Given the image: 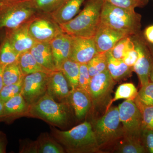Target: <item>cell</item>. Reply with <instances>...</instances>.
Masks as SVG:
<instances>
[{
  "mask_svg": "<svg viewBox=\"0 0 153 153\" xmlns=\"http://www.w3.org/2000/svg\"><path fill=\"white\" fill-rule=\"evenodd\" d=\"M103 0H87L79 14L69 22L60 25L63 33L70 36L92 38L101 23Z\"/></svg>",
  "mask_w": 153,
  "mask_h": 153,
  "instance_id": "cell-1",
  "label": "cell"
},
{
  "mask_svg": "<svg viewBox=\"0 0 153 153\" xmlns=\"http://www.w3.org/2000/svg\"><path fill=\"white\" fill-rule=\"evenodd\" d=\"M53 136L71 153H94L100 148L92 125L85 121L69 130L61 131L52 128Z\"/></svg>",
  "mask_w": 153,
  "mask_h": 153,
  "instance_id": "cell-2",
  "label": "cell"
},
{
  "mask_svg": "<svg viewBox=\"0 0 153 153\" xmlns=\"http://www.w3.org/2000/svg\"><path fill=\"white\" fill-rule=\"evenodd\" d=\"M141 18L134 10L119 7L106 1L103 3L101 23L126 36H135L141 33Z\"/></svg>",
  "mask_w": 153,
  "mask_h": 153,
  "instance_id": "cell-3",
  "label": "cell"
},
{
  "mask_svg": "<svg viewBox=\"0 0 153 153\" xmlns=\"http://www.w3.org/2000/svg\"><path fill=\"white\" fill-rule=\"evenodd\" d=\"M38 14L32 0H1L0 31L16 28Z\"/></svg>",
  "mask_w": 153,
  "mask_h": 153,
  "instance_id": "cell-4",
  "label": "cell"
},
{
  "mask_svg": "<svg viewBox=\"0 0 153 153\" xmlns=\"http://www.w3.org/2000/svg\"><path fill=\"white\" fill-rule=\"evenodd\" d=\"M28 111L34 117L39 118L56 126L65 125L69 118L67 103L57 102L47 92L30 105Z\"/></svg>",
  "mask_w": 153,
  "mask_h": 153,
  "instance_id": "cell-5",
  "label": "cell"
},
{
  "mask_svg": "<svg viewBox=\"0 0 153 153\" xmlns=\"http://www.w3.org/2000/svg\"><path fill=\"white\" fill-rule=\"evenodd\" d=\"M121 124L118 107H110L102 117L96 121L92 128L100 148L124 137Z\"/></svg>",
  "mask_w": 153,
  "mask_h": 153,
  "instance_id": "cell-6",
  "label": "cell"
},
{
  "mask_svg": "<svg viewBox=\"0 0 153 153\" xmlns=\"http://www.w3.org/2000/svg\"><path fill=\"white\" fill-rule=\"evenodd\" d=\"M116 82L108 70L91 77L89 93L92 106L95 108L104 106L106 108L111 100V93Z\"/></svg>",
  "mask_w": 153,
  "mask_h": 153,
  "instance_id": "cell-7",
  "label": "cell"
},
{
  "mask_svg": "<svg viewBox=\"0 0 153 153\" xmlns=\"http://www.w3.org/2000/svg\"><path fill=\"white\" fill-rule=\"evenodd\" d=\"M118 109L124 136L141 138L142 117L134 100H126L119 105Z\"/></svg>",
  "mask_w": 153,
  "mask_h": 153,
  "instance_id": "cell-8",
  "label": "cell"
},
{
  "mask_svg": "<svg viewBox=\"0 0 153 153\" xmlns=\"http://www.w3.org/2000/svg\"><path fill=\"white\" fill-rule=\"evenodd\" d=\"M29 32L36 42H49L63 33L60 25L52 19L50 14L41 13L31 20Z\"/></svg>",
  "mask_w": 153,
  "mask_h": 153,
  "instance_id": "cell-9",
  "label": "cell"
},
{
  "mask_svg": "<svg viewBox=\"0 0 153 153\" xmlns=\"http://www.w3.org/2000/svg\"><path fill=\"white\" fill-rule=\"evenodd\" d=\"M131 39L138 55L133 71L137 75L142 86L150 81L149 74L153 65V57L141 33L132 36Z\"/></svg>",
  "mask_w": 153,
  "mask_h": 153,
  "instance_id": "cell-10",
  "label": "cell"
},
{
  "mask_svg": "<svg viewBox=\"0 0 153 153\" xmlns=\"http://www.w3.org/2000/svg\"><path fill=\"white\" fill-rule=\"evenodd\" d=\"M50 74L39 71L28 74L24 77L21 94L29 106L47 92Z\"/></svg>",
  "mask_w": 153,
  "mask_h": 153,
  "instance_id": "cell-11",
  "label": "cell"
},
{
  "mask_svg": "<svg viewBox=\"0 0 153 153\" xmlns=\"http://www.w3.org/2000/svg\"><path fill=\"white\" fill-rule=\"evenodd\" d=\"M97 53L94 37L71 36L69 59L79 64L87 63Z\"/></svg>",
  "mask_w": 153,
  "mask_h": 153,
  "instance_id": "cell-12",
  "label": "cell"
},
{
  "mask_svg": "<svg viewBox=\"0 0 153 153\" xmlns=\"http://www.w3.org/2000/svg\"><path fill=\"white\" fill-rule=\"evenodd\" d=\"M30 22L13 30H5V36L8 38L14 49L20 55L30 51L36 42L29 32Z\"/></svg>",
  "mask_w": 153,
  "mask_h": 153,
  "instance_id": "cell-13",
  "label": "cell"
},
{
  "mask_svg": "<svg viewBox=\"0 0 153 153\" xmlns=\"http://www.w3.org/2000/svg\"><path fill=\"white\" fill-rule=\"evenodd\" d=\"M129 36L100 23L94 38L97 52H106L125 37Z\"/></svg>",
  "mask_w": 153,
  "mask_h": 153,
  "instance_id": "cell-14",
  "label": "cell"
},
{
  "mask_svg": "<svg viewBox=\"0 0 153 153\" xmlns=\"http://www.w3.org/2000/svg\"><path fill=\"white\" fill-rule=\"evenodd\" d=\"M54 64L57 71L63 63L69 59L71 47V36L62 33L49 42Z\"/></svg>",
  "mask_w": 153,
  "mask_h": 153,
  "instance_id": "cell-15",
  "label": "cell"
},
{
  "mask_svg": "<svg viewBox=\"0 0 153 153\" xmlns=\"http://www.w3.org/2000/svg\"><path fill=\"white\" fill-rule=\"evenodd\" d=\"M69 83L62 71H53L49 74L47 85V93L55 100L63 102L67 99L71 90Z\"/></svg>",
  "mask_w": 153,
  "mask_h": 153,
  "instance_id": "cell-16",
  "label": "cell"
},
{
  "mask_svg": "<svg viewBox=\"0 0 153 153\" xmlns=\"http://www.w3.org/2000/svg\"><path fill=\"white\" fill-rule=\"evenodd\" d=\"M67 99L78 119L84 118L92 106V100L89 92L79 87L71 90Z\"/></svg>",
  "mask_w": 153,
  "mask_h": 153,
  "instance_id": "cell-17",
  "label": "cell"
},
{
  "mask_svg": "<svg viewBox=\"0 0 153 153\" xmlns=\"http://www.w3.org/2000/svg\"><path fill=\"white\" fill-rule=\"evenodd\" d=\"M87 0H64L60 7L50 14L59 25L74 19L80 11V7Z\"/></svg>",
  "mask_w": 153,
  "mask_h": 153,
  "instance_id": "cell-18",
  "label": "cell"
},
{
  "mask_svg": "<svg viewBox=\"0 0 153 153\" xmlns=\"http://www.w3.org/2000/svg\"><path fill=\"white\" fill-rule=\"evenodd\" d=\"M30 52L41 66L51 72L57 71L49 42H36Z\"/></svg>",
  "mask_w": 153,
  "mask_h": 153,
  "instance_id": "cell-19",
  "label": "cell"
},
{
  "mask_svg": "<svg viewBox=\"0 0 153 153\" xmlns=\"http://www.w3.org/2000/svg\"><path fill=\"white\" fill-rule=\"evenodd\" d=\"M106 53L107 70L114 80L120 81L131 76L133 68L127 66L122 59L115 58L109 51Z\"/></svg>",
  "mask_w": 153,
  "mask_h": 153,
  "instance_id": "cell-20",
  "label": "cell"
},
{
  "mask_svg": "<svg viewBox=\"0 0 153 153\" xmlns=\"http://www.w3.org/2000/svg\"><path fill=\"white\" fill-rule=\"evenodd\" d=\"M18 62L24 76L39 71L47 73L52 72L41 66L33 57L30 51L21 54Z\"/></svg>",
  "mask_w": 153,
  "mask_h": 153,
  "instance_id": "cell-21",
  "label": "cell"
},
{
  "mask_svg": "<svg viewBox=\"0 0 153 153\" xmlns=\"http://www.w3.org/2000/svg\"><path fill=\"white\" fill-rule=\"evenodd\" d=\"M28 105L21 94L9 100L4 103V114L2 118H10L27 111Z\"/></svg>",
  "mask_w": 153,
  "mask_h": 153,
  "instance_id": "cell-22",
  "label": "cell"
},
{
  "mask_svg": "<svg viewBox=\"0 0 153 153\" xmlns=\"http://www.w3.org/2000/svg\"><path fill=\"white\" fill-rule=\"evenodd\" d=\"M117 145L115 152L120 153H145L146 150L141 139L123 137Z\"/></svg>",
  "mask_w": 153,
  "mask_h": 153,
  "instance_id": "cell-23",
  "label": "cell"
},
{
  "mask_svg": "<svg viewBox=\"0 0 153 153\" xmlns=\"http://www.w3.org/2000/svg\"><path fill=\"white\" fill-rule=\"evenodd\" d=\"M36 141L38 153H63V147L47 133L40 135Z\"/></svg>",
  "mask_w": 153,
  "mask_h": 153,
  "instance_id": "cell-24",
  "label": "cell"
},
{
  "mask_svg": "<svg viewBox=\"0 0 153 153\" xmlns=\"http://www.w3.org/2000/svg\"><path fill=\"white\" fill-rule=\"evenodd\" d=\"M60 71L63 72L68 80L71 90L79 86V64L73 60L68 59L61 66Z\"/></svg>",
  "mask_w": 153,
  "mask_h": 153,
  "instance_id": "cell-25",
  "label": "cell"
},
{
  "mask_svg": "<svg viewBox=\"0 0 153 153\" xmlns=\"http://www.w3.org/2000/svg\"><path fill=\"white\" fill-rule=\"evenodd\" d=\"M20 55L5 36L0 44V63L5 66L16 63L19 60Z\"/></svg>",
  "mask_w": 153,
  "mask_h": 153,
  "instance_id": "cell-26",
  "label": "cell"
},
{
  "mask_svg": "<svg viewBox=\"0 0 153 153\" xmlns=\"http://www.w3.org/2000/svg\"><path fill=\"white\" fill-rule=\"evenodd\" d=\"M138 92L136 87L133 83H125L121 84L116 91L114 97L110 102L105 111L110 107L114 102L117 101L119 100H134L137 96Z\"/></svg>",
  "mask_w": 153,
  "mask_h": 153,
  "instance_id": "cell-27",
  "label": "cell"
},
{
  "mask_svg": "<svg viewBox=\"0 0 153 153\" xmlns=\"http://www.w3.org/2000/svg\"><path fill=\"white\" fill-rule=\"evenodd\" d=\"M25 76L18 61L7 65L5 66L3 71L4 85L17 83L24 79Z\"/></svg>",
  "mask_w": 153,
  "mask_h": 153,
  "instance_id": "cell-28",
  "label": "cell"
},
{
  "mask_svg": "<svg viewBox=\"0 0 153 153\" xmlns=\"http://www.w3.org/2000/svg\"><path fill=\"white\" fill-rule=\"evenodd\" d=\"M106 52H98L87 63L88 69L91 77L107 70Z\"/></svg>",
  "mask_w": 153,
  "mask_h": 153,
  "instance_id": "cell-29",
  "label": "cell"
},
{
  "mask_svg": "<svg viewBox=\"0 0 153 153\" xmlns=\"http://www.w3.org/2000/svg\"><path fill=\"white\" fill-rule=\"evenodd\" d=\"M134 46L131 36H127L118 41L109 51L115 58L123 59L129 49Z\"/></svg>",
  "mask_w": 153,
  "mask_h": 153,
  "instance_id": "cell-30",
  "label": "cell"
},
{
  "mask_svg": "<svg viewBox=\"0 0 153 153\" xmlns=\"http://www.w3.org/2000/svg\"><path fill=\"white\" fill-rule=\"evenodd\" d=\"M39 13L50 14L57 10L64 0H32Z\"/></svg>",
  "mask_w": 153,
  "mask_h": 153,
  "instance_id": "cell-31",
  "label": "cell"
},
{
  "mask_svg": "<svg viewBox=\"0 0 153 153\" xmlns=\"http://www.w3.org/2000/svg\"><path fill=\"white\" fill-rule=\"evenodd\" d=\"M134 101L147 106H153V82L149 81L142 86Z\"/></svg>",
  "mask_w": 153,
  "mask_h": 153,
  "instance_id": "cell-32",
  "label": "cell"
},
{
  "mask_svg": "<svg viewBox=\"0 0 153 153\" xmlns=\"http://www.w3.org/2000/svg\"><path fill=\"white\" fill-rule=\"evenodd\" d=\"M23 79L15 84L4 85L0 91V99L5 103L9 100L22 93Z\"/></svg>",
  "mask_w": 153,
  "mask_h": 153,
  "instance_id": "cell-33",
  "label": "cell"
},
{
  "mask_svg": "<svg viewBox=\"0 0 153 153\" xmlns=\"http://www.w3.org/2000/svg\"><path fill=\"white\" fill-rule=\"evenodd\" d=\"M113 5L123 8L134 10L142 8L147 4L149 0H103Z\"/></svg>",
  "mask_w": 153,
  "mask_h": 153,
  "instance_id": "cell-34",
  "label": "cell"
},
{
  "mask_svg": "<svg viewBox=\"0 0 153 153\" xmlns=\"http://www.w3.org/2000/svg\"><path fill=\"white\" fill-rule=\"evenodd\" d=\"M141 112L142 128L153 130V106H147L135 102Z\"/></svg>",
  "mask_w": 153,
  "mask_h": 153,
  "instance_id": "cell-35",
  "label": "cell"
},
{
  "mask_svg": "<svg viewBox=\"0 0 153 153\" xmlns=\"http://www.w3.org/2000/svg\"><path fill=\"white\" fill-rule=\"evenodd\" d=\"M91 77L87 63L79 64V86L89 92V87L91 81Z\"/></svg>",
  "mask_w": 153,
  "mask_h": 153,
  "instance_id": "cell-36",
  "label": "cell"
},
{
  "mask_svg": "<svg viewBox=\"0 0 153 153\" xmlns=\"http://www.w3.org/2000/svg\"><path fill=\"white\" fill-rule=\"evenodd\" d=\"M140 137L147 152L153 153V130L149 129L142 128Z\"/></svg>",
  "mask_w": 153,
  "mask_h": 153,
  "instance_id": "cell-37",
  "label": "cell"
},
{
  "mask_svg": "<svg viewBox=\"0 0 153 153\" xmlns=\"http://www.w3.org/2000/svg\"><path fill=\"white\" fill-rule=\"evenodd\" d=\"M138 56V52L134 44L133 47L129 49L127 52L122 60L127 66L133 68L137 60Z\"/></svg>",
  "mask_w": 153,
  "mask_h": 153,
  "instance_id": "cell-38",
  "label": "cell"
},
{
  "mask_svg": "<svg viewBox=\"0 0 153 153\" xmlns=\"http://www.w3.org/2000/svg\"><path fill=\"white\" fill-rule=\"evenodd\" d=\"M143 35L146 41L153 44V25L147 27L144 31Z\"/></svg>",
  "mask_w": 153,
  "mask_h": 153,
  "instance_id": "cell-39",
  "label": "cell"
},
{
  "mask_svg": "<svg viewBox=\"0 0 153 153\" xmlns=\"http://www.w3.org/2000/svg\"><path fill=\"white\" fill-rule=\"evenodd\" d=\"M7 139L5 134L0 131V153L6 152Z\"/></svg>",
  "mask_w": 153,
  "mask_h": 153,
  "instance_id": "cell-40",
  "label": "cell"
},
{
  "mask_svg": "<svg viewBox=\"0 0 153 153\" xmlns=\"http://www.w3.org/2000/svg\"><path fill=\"white\" fill-rule=\"evenodd\" d=\"M4 66L0 63V91L4 87V81H3V71Z\"/></svg>",
  "mask_w": 153,
  "mask_h": 153,
  "instance_id": "cell-41",
  "label": "cell"
},
{
  "mask_svg": "<svg viewBox=\"0 0 153 153\" xmlns=\"http://www.w3.org/2000/svg\"><path fill=\"white\" fill-rule=\"evenodd\" d=\"M4 102L0 99V118L2 117L4 114Z\"/></svg>",
  "mask_w": 153,
  "mask_h": 153,
  "instance_id": "cell-42",
  "label": "cell"
},
{
  "mask_svg": "<svg viewBox=\"0 0 153 153\" xmlns=\"http://www.w3.org/2000/svg\"><path fill=\"white\" fill-rule=\"evenodd\" d=\"M148 47L150 51L151 54H152V56L153 57V44H151V43H149L146 41Z\"/></svg>",
  "mask_w": 153,
  "mask_h": 153,
  "instance_id": "cell-43",
  "label": "cell"
},
{
  "mask_svg": "<svg viewBox=\"0 0 153 153\" xmlns=\"http://www.w3.org/2000/svg\"><path fill=\"white\" fill-rule=\"evenodd\" d=\"M149 80L150 82L153 83V65L151 68L149 74Z\"/></svg>",
  "mask_w": 153,
  "mask_h": 153,
  "instance_id": "cell-44",
  "label": "cell"
},
{
  "mask_svg": "<svg viewBox=\"0 0 153 153\" xmlns=\"http://www.w3.org/2000/svg\"><path fill=\"white\" fill-rule=\"evenodd\" d=\"M152 1H153V0H152Z\"/></svg>",
  "mask_w": 153,
  "mask_h": 153,
  "instance_id": "cell-45",
  "label": "cell"
},
{
  "mask_svg": "<svg viewBox=\"0 0 153 153\" xmlns=\"http://www.w3.org/2000/svg\"><path fill=\"white\" fill-rule=\"evenodd\" d=\"M0 1H1V0H0Z\"/></svg>",
  "mask_w": 153,
  "mask_h": 153,
  "instance_id": "cell-46",
  "label": "cell"
}]
</instances>
